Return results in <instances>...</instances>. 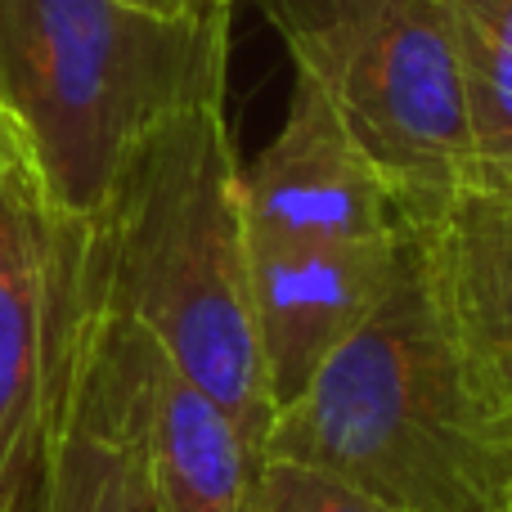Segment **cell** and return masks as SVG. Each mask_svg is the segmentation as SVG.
I'll use <instances>...</instances> for the list:
<instances>
[{"instance_id": "obj_16", "label": "cell", "mask_w": 512, "mask_h": 512, "mask_svg": "<svg viewBox=\"0 0 512 512\" xmlns=\"http://www.w3.org/2000/svg\"><path fill=\"white\" fill-rule=\"evenodd\" d=\"M504 194H512V189H504Z\"/></svg>"}, {"instance_id": "obj_11", "label": "cell", "mask_w": 512, "mask_h": 512, "mask_svg": "<svg viewBox=\"0 0 512 512\" xmlns=\"http://www.w3.org/2000/svg\"><path fill=\"white\" fill-rule=\"evenodd\" d=\"M463 72L477 180L512 189V0H445Z\"/></svg>"}, {"instance_id": "obj_1", "label": "cell", "mask_w": 512, "mask_h": 512, "mask_svg": "<svg viewBox=\"0 0 512 512\" xmlns=\"http://www.w3.org/2000/svg\"><path fill=\"white\" fill-rule=\"evenodd\" d=\"M225 99L167 117L90 221L113 310L212 391L256 454L274 427L252 324L248 221Z\"/></svg>"}, {"instance_id": "obj_8", "label": "cell", "mask_w": 512, "mask_h": 512, "mask_svg": "<svg viewBox=\"0 0 512 512\" xmlns=\"http://www.w3.org/2000/svg\"><path fill=\"white\" fill-rule=\"evenodd\" d=\"M409 225L468 387L512 436V194L463 185Z\"/></svg>"}, {"instance_id": "obj_5", "label": "cell", "mask_w": 512, "mask_h": 512, "mask_svg": "<svg viewBox=\"0 0 512 512\" xmlns=\"http://www.w3.org/2000/svg\"><path fill=\"white\" fill-rule=\"evenodd\" d=\"M131 333L108 306L90 221H68L45 351V436L23 512H140Z\"/></svg>"}, {"instance_id": "obj_2", "label": "cell", "mask_w": 512, "mask_h": 512, "mask_svg": "<svg viewBox=\"0 0 512 512\" xmlns=\"http://www.w3.org/2000/svg\"><path fill=\"white\" fill-rule=\"evenodd\" d=\"M261 459L315 463L396 512L512 508V436L468 387L414 225L387 297L274 418Z\"/></svg>"}, {"instance_id": "obj_3", "label": "cell", "mask_w": 512, "mask_h": 512, "mask_svg": "<svg viewBox=\"0 0 512 512\" xmlns=\"http://www.w3.org/2000/svg\"><path fill=\"white\" fill-rule=\"evenodd\" d=\"M230 18L135 0H0V135L68 221H95L149 131L225 99Z\"/></svg>"}, {"instance_id": "obj_14", "label": "cell", "mask_w": 512, "mask_h": 512, "mask_svg": "<svg viewBox=\"0 0 512 512\" xmlns=\"http://www.w3.org/2000/svg\"><path fill=\"white\" fill-rule=\"evenodd\" d=\"M144 9H158V14H176V18H234L239 0H135Z\"/></svg>"}, {"instance_id": "obj_12", "label": "cell", "mask_w": 512, "mask_h": 512, "mask_svg": "<svg viewBox=\"0 0 512 512\" xmlns=\"http://www.w3.org/2000/svg\"><path fill=\"white\" fill-rule=\"evenodd\" d=\"M252 512H396L355 481L324 472L315 463L261 459Z\"/></svg>"}, {"instance_id": "obj_7", "label": "cell", "mask_w": 512, "mask_h": 512, "mask_svg": "<svg viewBox=\"0 0 512 512\" xmlns=\"http://www.w3.org/2000/svg\"><path fill=\"white\" fill-rule=\"evenodd\" d=\"M248 230L319 243H382L405 230L396 194L355 149L333 104L310 77L292 72L283 126L239 167Z\"/></svg>"}, {"instance_id": "obj_17", "label": "cell", "mask_w": 512, "mask_h": 512, "mask_svg": "<svg viewBox=\"0 0 512 512\" xmlns=\"http://www.w3.org/2000/svg\"><path fill=\"white\" fill-rule=\"evenodd\" d=\"M504 512H512V508H504Z\"/></svg>"}, {"instance_id": "obj_10", "label": "cell", "mask_w": 512, "mask_h": 512, "mask_svg": "<svg viewBox=\"0 0 512 512\" xmlns=\"http://www.w3.org/2000/svg\"><path fill=\"white\" fill-rule=\"evenodd\" d=\"M68 216L45 207L41 189L0 135V427L41 382L59 310Z\"/></svg>"}, {"instance_id": "obj_9", "label": "cell", "mask_w": 512, "mask_h": 512, "mask_svg": "<svg viewBox=\"0 0 512 512\" xmlns=\"http://www.w3.org/2000/svg\"><path fill=\"white\" fill-rule=\"evenodd\" d=\"M126 333H131L135 450L158 512H252L261 454L248 432L140 328L126 324Z\"/></svg>"}, {"instance_id": "obj_6", "label": "cell", "mask_w": 512, "mask_h": 512, "mask_svg": "<svg viewBox=\"0 0 512 512\" xmlns=\"http://www.w3.org/2000/svg\"><path fill=\"white\" fill-rule=\"evenodd\" d=\"M400 243L405 230L382 243H319L248 230L252 324L274 418L306 396L319 369L378 310L396 279Z\"/></svg>"}, {"instance_id": "obj_13", "label": "cell", "mask_w": 512, "mask_h": 512, "mask_svg": "<svg viewBox=\"0 0 512 512\" xmlns=\"http://www.w3.org/2000/svg\"><path fill=\"white\" fill-rule=\"evenodd\" d=\"M41 436H45V369L41 382L32 387V396L0 427V512H23L36 463H41Z\"/></svg>"}, {"instance_id": "obj_15", "label": "cell", "mask_w": 512, "mask_h": 512, "mask_svg": "<svg viewBox=\"0 0 512 512\" xmlns=\"http://www.w3.org/2000/svg\"><path fill=\"white\" fill-rule=\"evenodd\" d=\"M140 481H144V468H140ZM140 512H158V504H153V495H149V486H144V504Z\"/></svg>"}, {"instance_id": "obj_4", "label": "cell", "mask_w": 512, "mask_h": 512, "mask_svg": "<svg viewBox=\"0 0 512 512\" xmlns=\"http://www.w3.org/2000/svg\"><path fill=\"white\" fill-rule=\"evenodd\" d=\"M261 9L292 72L324 90L405 221L432 216L477 180L445 0H261Z\"/></svg>"}]
</instances>
